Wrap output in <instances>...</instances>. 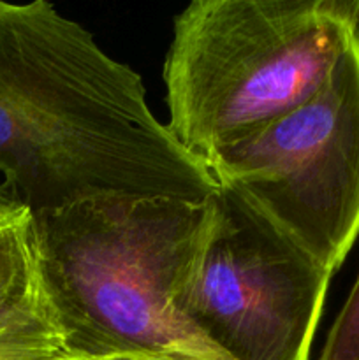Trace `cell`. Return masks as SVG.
<instances>
[{
    "label": "cell",
    "mask_w": 359,
    "mask_h": 360,
    "mask_svg": "<svg viewBox=\"0 0 359 360\" xmlns=\"http://www.w3.org/2000/svg\"><path fill=\"white\" fill-rule=\"evenodd\" d=\"M206 169L336 273L359 236V35L308 102Z\"/></svg>",
    "instance_id": "obj_5"
},
{
    "label": "cell",
    "mask_w": 359,
    "mask_h": 360,
    "mask_svg": "<svg viewBox=\"0 0 359 360\" xmlns=\"http://www.w3.org/2000/svg\"><path fill=\"white\" fill-rule=\"evenodd\" d=\"M41 295L30 211L0 213V316Z\"/></svg>",
    "instance_id": "obj_6"
},
{
    "label": "cell",
    "mask_w": 359,
    "mask_h": 360,
    "mask_svg": "<svg viewBox=\"0 0 359 360\" xmlns=\"http://www.w3.org/2000/svg\"><path fill=\"white\" fill-rule=\"evenodd\" d=\"M108 360H157V359H144V357H116V359H108Z\"/></svg>",
    "instance_id": "obj_10"
},
{
    "label": "cell",
    "mask_w": 359,
    "mask_h": 360,
    "mask_svg": "<svg viewBox=\"0 0 359 360\" xmlns=\"http://www.w3.org/2000/svg\"><path fill=\"white\" fill-rule=\"evenodd\" d=\"M20 207V204L9 195L7 188L4 186V183H0V213H7V211H13Z\"/></svg>",
    "instance_id": "obj_9"
},
{
    "label": "cell",
    "mask_w": 359,
    "mask_h": 360,
    "mask_svg": "<svg viewBox=\"0 0 359 360\" xmlns=\"http://www.w3.org/2000/svg\"><path fill=\"white\" fill-rule=\"evenodd\" d=\"M331 278L245 197L218 186L171 306L231 360H308Z\"/></svg>",
    "instance_id": "obj_4"
},
{
    "label": "cell",
    "mask_w": 359,
    "mask_h": 360,
    "mask_svg": "<svg viewBox=\"0 0 359 360\" xmlns=\"http://www.w3.org/2000/svg\"><path fill=\"white\" fill-rule=\"evenodd\" d=\"M0 178L30 214L108 199L203 202L218 185L139 74L53 4L0 0Z\"/></svg>",
    "instance_id": "obj_1"
},
{
    "label": "cell",
    "mask_w": 359,
    "mask_h": 360,
    "mask_svg": "<svg viewBox=\"0 0 359 360\" xmlns=\"http://www.w3.org/2000/svg\"><path fill=\"white\" fill-rule=\"evenodd\" d=\"M0 360H70L42 292L0 316Z\"/></svg>",
    "instance_id": "obj_7"
},
{
    "label": "cell",
    "mask_w": 359,
    "mask_h": 360,
    "mask_svg": "<svg viewBox=\"0 0 359 360\" xmlns=\"http://www.w3.org/2000/svg\"><path fill=\"white\" fill-rule=\"evenodd\" d=\"M208 218L210 197L108 199L32 217L39 287L70 360H231L171 306Z\"/></svg>",
    "instance_id": "obj_2"
},
{
    "label": "cell",
    "mask_w": 359,
    "mask_h": 360,
    "mask_svg": "<svg viewBox=\"0 0 359 360\" xmlns=\"http://www.w3.org/2000/svg\"><path fill=\"white\" fill-rule=\"evenodd\" d=\"M319 360H359V276L327 334Z\"/></svg>",
    "instance_id": "obj_8"
},
{
    "label": "cell",
    "mask_w": 359,
    "mask_h": 360,
    "mask_svg": "<svg viewBox=\"0 0 359 360\" xmlns=\"http://www.w3.org/2000/svg\"><path fill=\"white\" fill-rule=\"evenodd\" d=\"M359 35V0H194L165 55L169 132L208 162L308 102Z\"/></svg>",
    "instance_id": "obj_3"
}]
</instances>
